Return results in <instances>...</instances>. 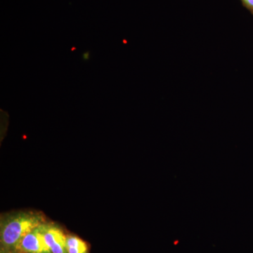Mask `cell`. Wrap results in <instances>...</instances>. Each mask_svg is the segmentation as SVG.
Here are the masks:
<instances>
[{
  "label": "cell",
  "mask_w": 253,
  "mask_h": 253,
  "mask_svg": "<svg viewBox=\"0 0 253 253\" xmlns=\"http://www.w3.org/2000/svg\"><path fill=\"white\" fill-rule=\"evenodd\" d=\"M46 221L44 214L36 211H18L1 214L0 248L17 251L23 238Z\"/></svg>",
  "instance_id": "cell-1"
},
{
  "label": "cell",
  "mask_w": 253,
  "mask_h": 253,
  "mask_svg": "<svg viewBox=\"0 0 253 253\" xmlns=\"http://www.w3.org/2000/svg\"><path fill=\"white\" fill-rule=\"evenodd\" d=\"M17 251L18 253H52L44 238L43 224L23 238Z\"/></svg>",
  "instance_id": "cell-2"
},
{
  "label": "cell",
  "mask_w": 253,
  "mask_h": 253,
  "mask_svg": "<svg viewBox=\"0 0 253 253\" xmlns=\"http://www.w3.org/2000/svg\"><path fill=\"white\" fill-rule=\"evenodd\" d=\"M44 238L52 253H68L66 248L67 234L59 224L51 221L43 224Z\"/></svg>",
  "instance_id": "cell-3"
},
{
  "label": "cell",
  "mask_w": 253,
  "mask_h": 253,
  "mask_svg": "<svg viewBox=\"0 0 253 253\" xmlns=\"http://www.w3.org/2000/svg\"><path fill=\"white\" fill-rule=\"evenodd\" d=\"M66 248L68 253H89L87 243L74 234H67Z\"/></svg>",
  "instance_id": "cell-4"
},
{
  "label": "cell",
  "mask_w": 253,
  "mask_h": 253,
  "mask_svg": "<svg viewBox=\"0 0 253 253\" xmlns=\"http://www.w3.org/2000/svg\"><path fill=\"white\" fill-rule=\"evenodd\" d=\"M245 8H246L251 14L253 15V0H241Z\"/></svg>",
  "instance_id": "cell-5"
},
{
  "label": "cell",
  "mask_w": 253,
  "mask_h": 253,
  "mask_svg": "<svg viewBox=\"0 0 253 253\" xmlns=\"http://www.w3.org/2000/svg\"><path fill=\"white\" fill-rule=\"evenodd\" d=\"M0 253H18L17 251H12V250H8L0 248Z\"/></svg>",
  "instance_id": "cell-6"
},
{
  "label": "cell",
  "mask_w": 253,
  "mask_h": 253,
  "mask_svg": "<svg viewBox=\"0 0 253 253\" xmlns=\"http://www.w3.org/2000/svg\"><path fill=\"white\" fill-rule=\"evenodd\" d=\"M89 59V51H86L85 53H84L83 55V59L84 60V61H88Z\"/></svg>",
  "instance_id": "cell-7"
}]
</instances>
